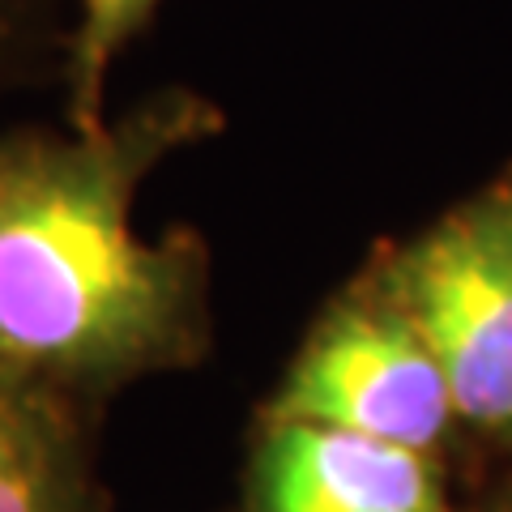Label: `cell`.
Returning <instances> with one entry per match:
<instances>
[{"instance_id": "obj_3", "label": "cell", "mask_w": 512, "mask_h": 512, "mask_svg": "<svg viewBox=\"0 0 512 512\" xmlns=\"http://www.w3.org/2000/svg\"><path fill=\"white\" fill-rule=\"evenodd\" d=\"M269 419L325 423L431 453L461 414L419 329L363 278L312 325Z\"/></svg>"}, {"instance_id": "obj_2", "label": "cell", "mask_w": 512, "mask_h": 512, "mask_svg": "<svg viewBox=\"0 0 512 512\" xmlns=\"http://www.w3.org/2000/svg\"><path fill=\"white\" fill-rule=\"evenodd\" d=\"M367 282L431 346L461 419L512 440V175L393 248Z\"/></svg>"}, {"instance_id": "obj_6", "label": "cell", "mask_w": 512, "mask_h": 512, "mask_svg": "<svg viewBox=\"0 0 512 512\" xmlns=\"http://www.w3.org/2000/svg\"><path fill=\"white\" fill-rule=\"evenodd\" d=\"M163 0H77L69 60H64V90H69V128L107 124L103 99L107 77L120 52L150 26Z\"/></svg>"}, {"instance_id": "obj_1", "label": "cell", "mask_w": 512, "mask_h": 512, "mask_svg": "<svg viewBox=\"0 0 512 512\" xmlns=\"http://www.w3.org/2000/svg\"><path fill=\"white\" fill-rule=\"evenodd\" d=\"M218 128L214 107L163 90L82 133H0V367L99 406L116 389L201 359L205 244L133 227L141 180Z\"/></svg>"}, {"instance_id": "obj_5", "label": "cell", "mask_w": 512, "mask_h": 512, "mask_svg": "<svg viewBox=\"0 0 512 512\" xmlns=\"http://www.w3.org/2000/svg\"><path fill=\"white\" fill-rule=\"evenodd\" d=\"M0 512H90L86 410L0 367Z\"/></svg>"}, {"instance_id": "obj_4", "label": "cell", "mask_w": 512, "mask_h": 512, "mask_svg": "<svg viewBox=\"0 0 512 512\" xmlns=\"http://www.w3.org/2000/svg\"><path fill=\"white\" fill-rule=\"evenodd\" d=\"M252 512H457L427 453L359 431L269 419L252 466Z\"/></svg>"}, {"instance_id": "obj_7", "label": "cell", "mask_w": 512, "mask_h": 512, "mask_svg": "<svg viewBox=\"0 0 512 512\" xmlns=\"http://www.w3.org/2000/svg\"><path fill=\"white\" fill-rule=\"evenodd\" d=\"M47 56L69 60V30L56 22V0H0V94L26 82Z\"/></svg>"}]
</instances>
